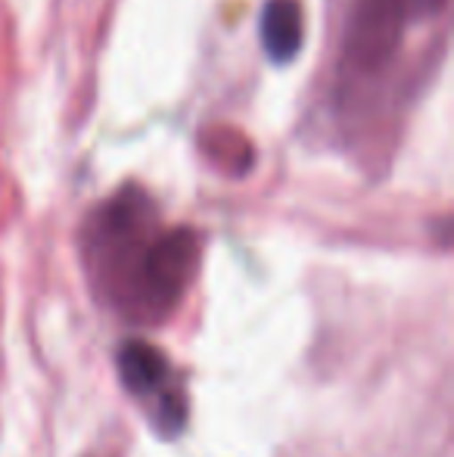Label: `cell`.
Returning <instances> with one entry per match:
<instances>
[{"label": "cell", "mask_w": 454, "mask_h": 457, "mask_svg": "<svg viewBox=\"0 0 454 457\" xmlns=\"http://www.w3.org/2000/svg\"><path fill=\"white\" fill-rule=\"evenodd\" d=\"M196 262H200V240H196L194 230H171V234H162L146 249L140 274H144L146 289L162 305H169L190 283Z\"/></svg>", "instance_id": "6da1fadb"}, {"label": "cell", "mask_w": 454, "mask_h": 457, "mask_svg": "<svg viewBox=\"0 0 454 457\" xmlns=\"http://www.w3.org/2000/svg\"><path fill=\"white\" fill-rule=\"evenodd\" d=\"M399 29H401L399 0H361V6L355 12L351 50L364 62H380L395 47Z\"/></svg>", "instance_id": "7a4b0ae2"}, {"label": "cell", "mask_w": 454, "mask_h": 457, "mask_svg": "<svg viewBox=\"0 0 454 457\" xmlns=\"http://www.w3.org/2000/svg\"><path fill=\"white\" fill-rule=\"evenodd\" d=\"M305 16L299 0H268L261 10V44L274 62H293L302 50Z\"/></svg>", "instance_id": "3957f363"}, {"label": "cell", "mask_w": 454, "mask_h": 457, "mask_svg": "<svg viewBox=\"0 0 454 457\" xmlns=\"http://www.w3.org/2000/svg\"><path fill=\"white\" fill-rule=\"evenodd\" d=\"M119 377L128 392L150 395V392L162 389V383L169 379V361L156 345L131 339L119 349Z\"/></svg>", "instance_id": "277c9868"}, {"label": "cell", "mask_w": 454, "mask_h": 457, "mask_svg": "<svg viewBox=\"0 0 454 457\" xmlns=\"http://www.w3.org/2000/svg\"><path fill=\"white\" fill-rule=\"evenodd\" d=\"M184 398L177 392H162L159 395V427L165 433H177L184 427Z\"/></svg>", "instance_id": "5b68a950"}]
</instances>
